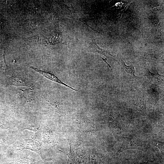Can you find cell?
Listing matches in <instances>:
<instances>
[{"instance_id": "1", "label": "cell", "mask_w": 164, "mask_h": 164, "mask_svg": "<svg viewBox=\"0 0 164 164\" xmlns=\"http://www.w3.org/2000/svg\"><path fill=\"white\" fill-rule=\"evenodd\" d=\"M42 143L41 132L40 131L36 132L34 136L30 138L21 139L16 142L14 147L17 150L29 149L32 150L37 153L45 162L41 152Z\"/></svg>"}, {"instance_id": "2", "label": "cell", "mask_w": 164, "mask_h": 164, "mask_svg": "<svg viewBox=\"0 0 164 164\" xmlns=\"http://www.w3.org/2000/svg\"><path fill=\"white\" fill-rule=\"evenodd\" d=\"M147 148L146 143L136 136L131 135L124 139L120 149L116 154V156L118 159L120 153L127 149H137L145 151H146Z\"/></svg>"}, {"instance_id": "3", "label": "cell", "mask_w": 164, "mask_h": 164, "mask_svg": "<svg viewBox=\"0 0 164 164\" xmlns=\"http://www.w3.org/2000/svg\"><path fill=\"white\" fill-rule=\"evenodd\" d=\"M42 128L41 133L42 142L47 149L53 147L58 142L57 136L47 125H43Z\"/></svg>"}, {"instance_id": "4", "label": "cell", "mask_w": 164, "mask_h": 164, "mask_svg": "<svg viewBox=\"0 0 164 164\" xmlns=\"http://www.w3.org/2000/svg\"><path fill=\"white\" fill-rule=\"evenodd\" d=\"M75 123L82 131L93 134H96L97 129L94 124L86 117L79 116L76 118Z\"/></svg>"}, {"instance_id": "5", "label": "cell", "mask_w": 164, "mask_h": 164, "mask_svg": "<svg viewBox=\"0 0 164 164\" xmlns=\"http://www.w3.org/2000/svg\"><path fill=\"white\" fill-rule=\"evenodd\" d=\"M147 99L146 97H141V99L137 98L136 102L132 110L131 119L129 124L132 119L139 115H144L146 111Z\"/></svg>"}, {"instance_id": "6", "label": "cell", "mask_w": 164, "mask_h": 164, "mask_svg": "<svg viewBox=\"0 0 164 164\" xmlns=\"http://www.w3.org/2000/svg\"><path fill=\"white\" fill-rule=\"evenodd\" d=\"M108 115L110 129L115 136L119 137L123 131L121 126L113 117L112 113L110 111H109Z\"/></svg>"}, {"instance_id": "7", "label": "cell", "mask_w": 164, "mask_h": 164, "mask_svg": "<svg viewBox=\"0 0 164 164\" xmlns=\"http://www.w3.org/2000/svg\"><path fill=\"white\" fill-rule=\"evenodd\" d=\"M26 64L27 66H28L32 69L35 70L36 71L38 72L42 75H43L46 77L50 79V80L63 85L66 87H69L73 90L77 91V90L75 88L70 86L67 84L63 82L62 81L59 79L56 76H55L54 74L52 73L49 72H46L38 68L32 66L28 64Z\"/></svg>"}, {"instance_id": "8", "label": "cell", "mask_w": 164, "mask_h": 164, "mask_svg": "<svg viewBox=\"0 0 164 164\" xmlns=\"http://www.w3.org/2000/svg\"><path fill=\"white\" fill-rule=\"evenodd\" d=\"M70 146V151L67 154L68 157L67 164H75V151L77 144L73 137H69L67 138Z\"/></svg>"}, {"instance_id": "9", "label": "cell", "mask_w": 164, "mask_h": 164, "mask_svg": "<svg viewBox=\"0 0 164 164\" xmlns=\"http://www.w3.org/2000/svg\"><path fill=\"white\" fill-rule=\"evenodd\" d=\"M38 162L29 156L21 155L14 159L12 164H37Z\"/></svg>"}, {"instance_id": "10", "label": "cell", "mask_w": 164, "mask_h": 164, "mask_svg": "<svg viewBox=\"0 0 164 164\" xmlns=\"http://www.w3.org/2000/svg\"><path fill=\"white\" fill-rule=\"evenodd\" d=\"M117 61L119 64L127 73L130 74L134 77H135L134 66L132 65L130 66L126 65L121 58V54L120 53L117 54Z\"/></svg>"}, {"instance_id": "11", "label": "cell", "mask_w": 164, "mask_h": 164, "mask_svg": "<svg viewBox=\"0 0 164 164\" xmlns=\"http://www.w3.org/2000/svg\"><path fill=\"white\" fill-rule=\"evenodd\" d=\"M145 75L149 80L155 83H160L163 81V76L160 75L158 73H153L151 72L148 69H145Z\"/></svg>"}, {"instance_id": "12", "label": "cell", "mask_w": 164, "mask_h": 164, "mask_svg": "<svg viewBox=\"0 0 164 164\" xmlns=\"http://www.w3.org/2000/svg\"><path fill=\"white\" fill-rule=\"evenodd\" d=\"M152 144L153 145L157 147L161 151L162 153L163 154L164 153V143L156 140H152Z\"/></svg>"}, {"instance_id": "13", "label": "cell", "mask_w": 164, "mask_h": 164, "mask_svg": "<svg viewBox=\"0 0 164 164\" xmlns=\"http://www.w3.org/2000/svg\"><path fill=\"white\" fill-rule=\"evenodd\" d=\"M4 50L3 51V53L2 55V58L1 60V64L2 68L4 70H6L7 69V67L5 61L4 56Z\"/></svg>"}, {"instance_id": "14", "label": "cell", "mask_w": 164, "mask_h": 164, "mask_svg": "<svg viewBox=\"0 0 164 164\" xmlns=\"http://www.w3.org/2000/svg\"><path fill=\"white\" fill-rule=\"evenodd\" d=\"M76 19L77 20H79V21H80V22H83V23H84V24H85V25H87L89 27H90L91 29H93V30L94 31H95L96 32H98L99 33H101V34H102V33H101V32H99L97 30H96L95 29H94V28H93V27H91V26H89V25H87V24H86V23H84V22H83L82 21H81V20H79V19H76V18L74 19Z\"/></svg>"}, {"instance_id": "15", "label": "cell", "mask_w": 164, "mask_h": 164, "mask_svg": "<svg viewBox=\"0 0 164 164\" xmlns=\"http://www.w3.org/2000/svg\"><path fill=\"white\" fill-rule=\"evenodd\" d=\"M100 57L103 59V60H104V61L106 63H107L108 64V65L109 66V67L110 68H111V66L109 65L108 64V63L106 61V60L107 59H104V58H102V57H101L100 56Z\"/></svg>"}, {"instance_id": "16", "label": "cell", "mask_w": 164, "mask_h": 164, "mask_svg": "<svg viewBox=\"0 0 164 164\" xmlns=\"http://www.w3.org/2000/svg\"><path fill=\"white\" fill-rule=\"evenodd\" d=\"M145 164H151V160L149 159Z\"/></svg>"}]
</instances>
